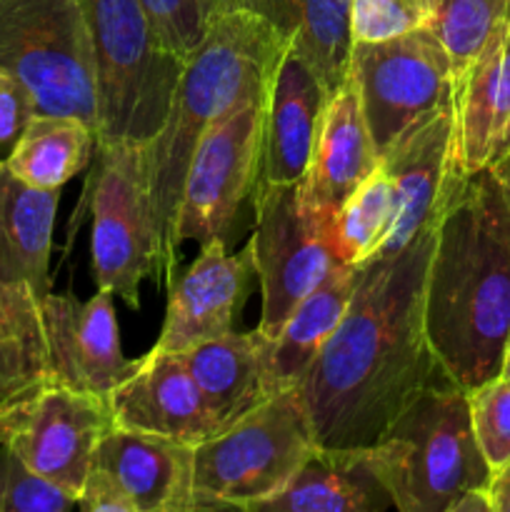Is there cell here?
Listing matches in <instances>:
<instances>
[{
    "instance_id": "1",
    "label": "cell",
    "mask_w": 510,
    "mask_h": 512,
    "mask_svg": "<svg viewBox=\"0 0 510 512\" xmlns=\"http://www.w3.org/2000/svg\"><path fill=\"white\" fill-rule=\"evenodd\" d=\"M433 245L430 228L393 258L358 265L343 320L295 383L320 448H373L423 390L450 380L423 320Z\"/></svg>"
},
{
    "instance_id": "2",
    "label": "cell",
    "mask_w": 510,
    "mask_h": 512,
    "mask_svg": "<svg viewBox=\"0 0 510 512\" xmlns=\"http://www.w3.org/2000/svg\"><path fill=\"white\" fill-rule=\"evenodd\" d=\"M425 335L465 393L498 378L510 338V195L495 170L460 173L435 225Z\"/></svg>"
},
{
    "instance_id": "3",
    "label": "cell",
    "mask_w": 510,
    "mask_h": 512,
    "mask_svg": "<svg viewBox=\"0 0 510 512\" xmlns=\"http://www.w3.org/2000/svg\"><path fill=\"white\" fill-rule=\"evenodd\" d=\"M288 38L258 10L228 5L188 55L163 128L148 143L150 195L160 238V283L180 268L175 253L183 180L203 135L250 100H268Z\"/></svg>"
},
{
    "instance_id": "4",
    "label": "cell",
    "mask_w": 510,
    "mask_h": 512,
    "mask_svg": "<svg viewBox=\"0 0 510 512\" xmlns=\"http://www.w3.org/2000/svg\"><path fill=\"white\" fill-rule=\"evenodd\" d=\"M368 455L398 512H450L455 500L488 490L493 478L475 438L468 393L453 380L423 390Z\"/></svg>"
},
{
    "instance_id": "5",
    "label": "cell",
    "mask_w": 510,
    "mask_h": 512,
    "mask_svg": "<svg viewBox=\"0 0 510 512\" xmlns=\"http://www.w3.org/2000/svg\"><path fill=\"white\" fill-rule=\"evenodd\" d=\"M95 78L98 143L148 145L163 128L185 60L170 53L140 0H80Z\"/></svg>"
},
{
    "instance_id": "6",
    "label": "cell",
    "mask_w": 510,
    "mask_h": 512,
    "mask_svg": "<svg viewBox=\"0 0 510 512\" xmlns=\"http://www.w3.org/2000/svg\"><path fill=\"white\" fill-rule=\"evenodd\" d=\"M318 448L295 385L270 395L258 408L195 445V512H250L280 493Z\"/></svg>"
},
{
    "instance_id": "7",
    "label": "cell",
    "mask_w": 510,
    "mask_h": 512,
    "mask_svg": "<svg viewBox=\"0 0 510 512\" xmlns=\"http://www.w3.org/2000/svg\"><path fill=\"white\" fill-rule=\"evenodd\" d=\"M90 175L93 280L133 310L140 285L160 283V238L150 195L148 145L98 143Z\"/></svg>"
},
{
    "instance_id": "8",
    "label": "cell",
    "mask_w": 510,
    "mask_h": 512,
    "mask_svg": "<svg viewBox=\"0 0 510 512\" xmlns=\"http://www.w3.org/2000/svg\"><path fill=\"white\" fill-rule=\"evenodd\" d=\"M0 68L38 113L73 115L95 130V78L80 0H0Z\"/></svg>"
},
{
    "instance_id": "9",
    "label": "cell",
    "mask_w": 510,
    "mask_h": 512,
    "mask_svg": "<svg viewBox=\"0 0 510 512\" xmlns=\"http://www.w3.org/2000/svg\"><path fill=\"white\" fill-rule=\"evenodd\" d=\"M378 155L428 115L453 105L450 58L428 28L353 43L350 70Z\"/></svg>"
},
{
    "instance_id": "10",
    "label": "cell",
    "mask_w": 510,
    "mask_h": 512,
    "mask_svg": "<svg viewBox=\"0 0 510 512\" xmlns=\"http://www.w3.org/2000/svg\"><path fill=\"white\" fill-rule=\"evenodd\" d=\"M255 275L263 310L258 330L273 338L295 305L343 265L330 245V218L300 203V183H258L253 193Z\"/></svg>"
},
{
    "instance_id": "11",
    "label": "cell",
    "mask_w": 510,
    "mask_h": 512,
    "mask_svg": "<svg viewBox=\"0 0 510 512\" xmlns=\"http://www.w3.org/2000/svg\"><path fill=\"white\" fill-rule=\"evenodd\" d=\"M265 105L268 100H250L235 108L195 148L175 218L178 255L185 243L203 248L225 240L245 200H253L263 163Z\"/></svg>"
},
{
    "instance_id": "12",
    "label": "cell",
    "mask_w": 510,
    "mask_h": 512,
    "mask_svg": "<svg viewBox=\"0 0 510 512\" xmlns=\"http://www.w3.org/2000/svg\"><path fill=\"white\" fill-rule=\"evenodd\" d=\"M113 425L108 400L50 380L0 413V440L40 478L78 500L95 448Z\"/></svg>"
},
{
    "instance_id": "13",
    "label": "cell",
    "mask_w": 510,
    "mask_h": 512,
    "mask_svg": "<svg viewBox=\"0 0 510 512\" xmlns=\"http://www.w3.org/2000/svg\"><path fill=\"white\" fill-rule=\"evenodd\" d=\"M380 170L395 190V215L373 258H393L435 228L450 190L463 170L455 160L453 105L405 130L383 155Z\"/></svg>"
},
{
    "instance_id": "14",
    "label": "cell",
    "mask_w": 510,
    "mask_h": 512,
    "mask_svg": "<svg viewBox=\"0 0 510 512\" xmlns=\"http://www.w3.org/2000/svg\"><path fill=\"white\" fill-rule=\"evenodd\" d=\"M113 298V293L100 288L88 300L45 295L40 308L53 383L108 400L138 370L143 358H125Z\"/></svg>"
},
{
    "instance_id": "15",
    "label": "cell",
    "mask_w": 510,
    "mask_h": 512,
    "mask_svg": "<svg viewBox=\"0 0 510 512\" xmlns=\"http://www.w3.org/2000/svg\"><path fill=\"white\" fill-rule=\"evenodd\" d=\"M253 278L258 275L250 240L238 253H228L225 240L203 245L198 258L185 270L178 268L168 283L165 323L153 348L185 353L205 340L233 333Z\"/></svg>"
},
{
    "instance_id": "16",
    "label": "cell",
    "mask_w": 510,
    "mask_h": 512,
    "mask_svg": "<svg viewBox=\"0 0 510 512\" xmlns=\"http://www.w3.org/2000/svg\"><path fill=\"white\" fill-rule=\"evenodd\" d=\"M113 423L125 430L200 445L220 433L183 353L150 350L138 370L110 393Z\"/></svg>"
},
{
    "instance_id": "17",
    "label": "cell",
    "mask_w": 510,
    "mask_h": 512,
    "mask_svg": "<svg viewBox=\"0 0 510 512\" xmlns=\"http://www.w3.org/2000/svg\"><path fill=\"white\" fill-rule=\"evenodd\" d=\"M193 463L195 445L118 425L100 438L93 458L133 512H195Z\"/></svg>"
},
{
    "instance_id": "18",
    "label": "cell",
    "mask_w": 510,
    "mask_h": 512,
    "mask_svg": "<svg viewBox=\"0 0 510 512\" xmlns=\"http://www.w3.org/2000/svg\"><path fill=\"white\" fill-rule=\"evenodd\" d=\"M378 168L380 155L348 75L325 105L313 155L300 180V203L315 213L333 215Z\"/></svg>"
},
{
    "instance_id": "19",
    "label": "cell",
    "mask_w": 510,
    "mask_h": 512,
    "mask_svg": "<svg viewBox=\"0 0 510 512\" xmlns=\"http://www.w3.org/2000/svg\"><path fill=\"white\" fill-rule=\"evenodd\" d=\"M328 100L323 80L288 43L265 105L260 183L303 180Z\"/></svg>"
},
{
    "instance_id": "20",
    "label": "cell",
    "mask_w": 510,
    "mask_h": 512,
    "mask_svg": "<svg viewBox=\"0 0 510 512\" xmlns=\"http://www.w3.org/2000/svg\"><path fill=\"white\" fill-rule=\"evenodd\" d=\"M268 348L270 338L255 328L250 333L233 330L183 353L220 430L275 395Z\"/></svg>"
},
{
    "instance_id": "21",
    "label": "cell",
    "mask_w": 510,
    "mask_h": 512,
    "mask_svg": "<svg viewBox=\"0 0 510 512\" xmlns=\"http://www.w3.org/2000/svg\"><path fill=\"white\" fill-rule=\"evenodd\" d=\"M393 508L368 448H318L280 493L250 512H380Z\"/></svg>"
},
{
    "instance_id": "22",
    "label": "cell",
    "mask_w": 510,
    "mask_h": 512,
    "mask_svg": "<svg viewBox=\"0 0 510 512\" xmlns=\"http://www.w3.org/2000/svg\"><path fill=\"white\" fill-rule=\"evenodd\" d=\"M60 190L35 188L0 160V283L53 293L50 253Z\"/></svg>"
},
{
    "instance_id": "23",
    "label": "cell",
    "mask_w": 510,
    "mask_h": 512,
    "mask_svg": "<svg viewBox=\"0 0 510 512\" xmlns=\"http://www.w3.org/2000/svg\"><path fill=\"white\" fill-rule=\"evenodd\" d=\"M358 285V265H338L328 278L310 290L270 338V380L275 393L293 388L333 330L343 320Z\"/></svg>"
},
{
    "instance_id": "24",
    "label": "cell",
    "mask_w": 510,
    "mask_h": 512,
    "mask_svg": "<svg viewBox=\"0 0 510 512\" xmlns=\"http://www.w3.org/2000/svg\"><path fill=\"white\" fill-rule=\"evenodd\" d=\"M288 38L290 48L315 70L328 93L345 83L350 70V0H248Z\"/></svg>"
},
{
    "instance_id": "25",
    "label": "cell",
    "mask_w": 510,
    "mask_h": 512,
    "mask_svg": "<svg viewBox=\"0 0 510 512\" xmlns=\"http://www.w3.org/2000/svg\"><path fill=\"white\" fill-rule=\"evenodd\" d=\"M40 303L28 285L0 283V413L53 380Z\"/></svg>"
},
{
    "instance_id": "26",
    "label": "cell",
    "mask_w": 510,
    "mask_h": 512,
    "mask_svg": "<svg viewBox=\"0 0 510 512\" xmlns=\"http://www.w3.org/2000/svg\"><path fill=\"white\" fill-rule=\"evenodd\" d=\"M510 20H503L478 58L455 80V160L463 173L488 168L503 90V45Z\"/></svg>"
},
{
    "instance_id": "27",
    "label": "cell",
    "mask_w": 510,
    "mask_h": 512,
    "mask_svg": "<svg viewBox=\"0 0 510 512\" xmlns=\"http://www.w3.org/2000/svg\"><path fill=\"white\" fill-rule=\"evenodd\" d=\"M98 135L73 115L35 113L5 155V165L35 188L60 190L93 163Z\"/></svg>"
},
{
    "instance_id": "28",
    "label": "cell",
    "mask_w": 510,
    "mask_h": 512,
    "mask_svg": "<svg viewBox=\"0 0 510 512\" xmlns=\"http://www.w3.org/2000/svg\"><path fill=\"white\" fill-rule=\"evenodd\" d=\"M395 215V190L383 170H375L345 198L330 218V245L340 263L360 265L375 255Z\"/></svg>"
},
{
    "instance_id": "29",
    "label": "cell",
    "mask_w": 510,
    "mask_h": 512,
    "mask_svg": "<svg viewBox=\"0 0 510 512\" xmlns=\"http://www.w3.org/2000/svg\"><path fill=\"white\" fill-rule=\"evenodd\" d=\"M503 20H510V0H430L425 28L440 40L458 80Z\"/></svg>"
},
{
    "instance_id": "30",
    "label": "cell",
    "mask_w": 510,
    "mask_h": 512,
    "mask_svg": "<svg viewBox=\"0 0 510 512\" xmlns=\"http://www.w3.org/2000/svg\"><path fill=\"white\" fill-rule=\"evenodd\" d=\"M75 498L40 478L25 460L0 440V512H68Z\"/></svg>"
},
{
    "instance_id": "31",
    "label": "cell",
    "mask_w": 510,
    "mask_h": 512,
    "mask_svg": "<svg viewBox=\"0 0 510 512\" xmlns=\"http://www.w3.org/2000/svg\"><path fill=\"white\" fill-rule=\"evenodd\" d=\"M170 53L188 60L228 0H140Z\"/></svg>"
},
{
    "instance_id": "32",
    "label": "cell",
    "mask_w": 510,
    "mask_h": 512,
    "mask_svg": "<svg viewBox=\"0 0 510 512\" xmlns=\"http://www.w3.org/2000/svg\"><path fill=\"white\" fill-rule=\"evenodd\" d=\"M475 438L490 468L510 460V378L488 380L468 393Z\"/></svg>"
},
{
    "instance_id": "33",
    "label": "cell",
    "mask_w": 510,
    "mask_h": 512,
    "mask_svg": "<svg viewBox=\"0 0 510 512\" xmlns=\"http://www.w3.org/2000/svg\"><path fill=\"white\" fill-rule=\"evenodd\" d=\"M430 0H350L353 43H375L425 28Z\"/></svg>"
},
{
    "instance_id": "34",
    "label": "cell",
    "mask_w": 510,
    "mask_h": 512,
    "mask_svg": "<svg viewBox=\"0 0 510 512\" xmlns=\"http://www.w3.org/2000/svg\"><path fill=\"white\" fill-rule=\"evenodd\" d=\"M38 113L35 98L15 75L0 68V150L8 153L28 120Z\"/></svg>"
},
{
    "instance_id": "35",
    "label": "cell",
    "mask_w": 510,
    "mask_h": 512,
    "mask_svg": "<svg viewBox=\"0 0 510 512\" xmlns=\"http://www.w3.org/2000/svg\"><path fill=\"white\" fill-rule=\"evenodd\" d=\"M75 508L85 512H133L118 485L108 475L100 473L98 468H90L78 500H75Z\"/></svg>"
},
{
    "instance_id": "36",
    "label": "cell",
    "mask_w": 510,
    "mask_h": 512,
    "mask_svg": "<svg viewBox=\"0 0 510 512\" xmlns=\"http://www.w3.org/2000/svg\"><path fill=\"white\" fill-rule=\"evenodd\" d=\"M488 493L493 512H510V460H505L500 468L493 470Z\"/></svg>"
},
{
    "instance_id": "37",
    "label": "cell",
    "mask_w": 510,
    "mask_h": 512,
    "mask_svg": "<svg viewBox=\"0 0 510 512\" xmlns=\"http://www.w3.org/2000/svg\"><path fill=\"white\" fill-rule=\"evenodd\" d=\"M450 512H493L490 493L488 490H470L463 498L455 500Z\"/></svg>"
},
{
    "instance_id": "38",
    "label": "cell",
    "mask_w": 510,
    "mask_h": 512,
    "mask_svg": "<svg viewBox=\"0 0 510 512\" xmlns=\"http://www.w3.org/2000/svg\"><path fill=\"white\" fill-rule=\"evenodd\" d=\"M490 168L495 170V175H498V180L503 183V188L508 190L510 195V153L505 155V158H500L495 165H490Z\"/></svg>"
},
{
    "instance_id": "39",
    "label": "cell",
    "mask_w": 510,
    "mask_h": 512,
    "mask_svg": "<svg viewBox=\"0 0 510 512\" xmlns=\"http://www.w3.org/2000/svg\"><path fill=\"white\" fill-rule=\"evenodd\" d=\"M500 375H503V378H510V338H508V345H505L503 368H500Z\"/></svg>"
},
{
    "instance_id": "40",
    "label": "cell",
    "mask_w": 510,
    "mask_h": 512,
    "mask_svg": "<svg viewBox=\"0 0 510 512\" xmlns=\"http://www.w3.org/2000/svg\"><path fill=\"white\" fill-rule=\"evenodd\" d=\"M248 0H228V5H245Z\"/></svg>"
}]
</instances>
